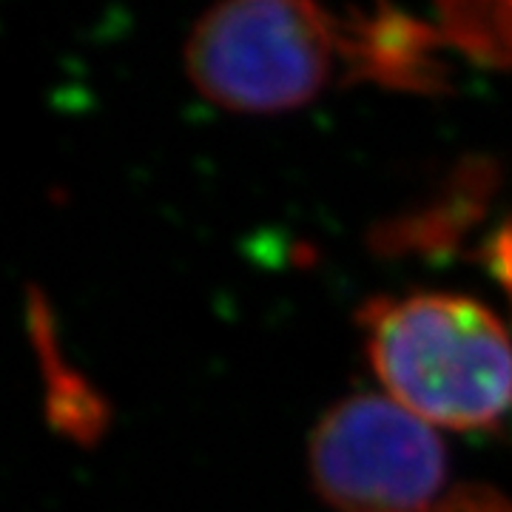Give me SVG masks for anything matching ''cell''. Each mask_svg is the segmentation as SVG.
Here are the masks:
<instances>
[{"label": "cell", "mask_w": 512, "mask_h": 512, "mask_svg": "<svg viewBox=\"0 0 512 512\" xmlns=\"http://www.w3.org/2000/svg\"><path fill=\"white\" fill-rule=\"evenodd\" d=\"M311 473L336 512H512L458 484L439 433L387 396H353L319 421Z\"/></svg>", "instance_id": "3957f363"}, {"label": "cell", "mask_w": 512, "mask_h": 512, "mask_svg": "<svg viewBox=\"0 0 512 512\" xmlns=\"http://www.w3.org/2000/svg\"><path fill=\"white\" fill-rule=\"evenodd\" d=\"M444 35L402 9L333 15L319 0H220L191 29L185 72L214 106L276 114L345 83L441 92Z\"/></svg>", "instance_id": "6da1fadb"}, {"label": "cell", "mask_w": 512, "mask_h": 512, "mask_svg": "<svg viewBox=\"0 0 512 512\" xmlns=\"http://www.w3.org/2000/svg\"><path fill=\"white\" fill-rule=\"evenodd\" d=\"M384 396L433 430H481L512 410V339L467 296L413 293L362 313Z\"/></svg>", "instance_id": "7a4b0ae2"}, {"label": "cell", "mask_w": 512, "mask_h": 512, "mask_svg": "<svg viewBox=\"0 0 512 512\" xmlns=\"http://www.w3.org/2000/svg\"><path fill=\"white\" fill-rule=\"evenodd\" d=\"M447 46L487 66H512V0H433Z\"/></svg>", "instance_id": "277c9868"}]
</instances>
